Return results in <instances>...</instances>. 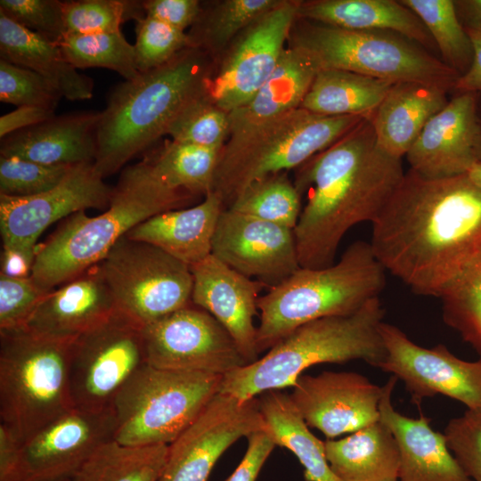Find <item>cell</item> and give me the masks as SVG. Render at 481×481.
Segmentation results:
<instances>
[{"label": "cell", "instance_id": "obj_1", "mask_svg": "<svg viewBox=\"0 0 481 481\" xmlns=\"http://www.w3.org/2000/svg\"><path fill=\"white\" fill-rule=\"evenodd\" d=\"M371 249L415 294L442 298L481 261V187L409 169L371 223Z\"/></svg>", "mask_w": 481, "mask_h": 481}, {"label": "cell", "instance_id": "obj_2", "mask_svg": "<svg viewBox=\"0 0 481 481\" xmlns=\"http://www.w3.org/2000/svg\"><path fill=\"white\" fill-rule=\"evenodd\" d=\"M404 173L378 145L371 117L296 168L294 184L306 196L294 228L300 267L331 265L345 234L379 216Z\"/></svg>", "mask_w": 481, "mask_h": 481}, {"label": "cell", "instance_id": "obj_3", "mask_svg": "<svg viewBox=\"0 0 481 481\" xmlns=\"http://www.w3.org/2000/svg\"><path fill=\"white\" fill-rule=\"evenodd\" d=\"M208 70L200 48L188 47L167 63L117 85L97 125L98 174L113 175L166 135L179 111L206 92Z\"/></svg>", "mask_w": 481, "mask_h": 481}, {"label": "cell", "instance_id": "obj_4", "mask_svg": "<svg viewBox=\"0 0 481 481\" xmlns=\"http://www.w3.org/2000/svg\"><path fill=\"white\" fill-rule=\"evenodd\" d=\"M192 196L166 185L144 159L127 167L103 213L88 216L82 210L69 216L37 249L32 279L43 289H53L100 263L135 225L182 208Z\"/></svg>", "mask_w": 481, "mask_h": 481}, {"label": "cell", "instance_id": "obj_5", "mask_svg": "<svg viewBox=\"0 0 481 481\" xmlns=\"http://www.w3.org/2000/svg\"><path fill=\"white\" fill-rule=\"evenodd\" d=\"M384 315L380 299L376 298L353 314L306 322L261 358L224 374L219 392L251 399L270 390L293 387L305 370L320 363L363 360L379 367L387 356L379 330Z\"/></svg>", "mask_w": 481, "mask_h": 481}, {"label": "cell", "instance_id": "obj_6", "mask_svg": "<svg viewBox=\"0 0 481 481\" xmlns=\"http://www.w3.org/2000/svg\"><path fill=\"white\" fill-rule=\"evenodd\" d=\"M386 273L370 242L364 240L350 244L330 266L299 267L257 300L258 353L270 349L306 322L355 314L379 298L387 283Z\"/></svg>", "mask_w": 481, "mask_h": 481}, {"label": "cell", "instance_id": "obj_7", "mask_svg": "<svg viewBox=\"0 0 481 481\" xmlns=\"http://www.w3.org/2000/svg\"><path fill=\"white\" fill-rule=\"evenodd\" d=\"M363 116H325L298 108L230 135L213 191L227 208L252 183L298 168L359 125Z\"/></svg>", "mask_w": 481, "mask_h": 481}, {"label": "cell", "instance_id": "obj_8", "mask_svg": "<svg viewBox=\"0 0 481 481\" xmlns=\"http://www.w3.org/2000/svg\"><path fill=\"white\" fill-rule=\"evenodd\" d=\"M73 341L42 337L26 327L0 331V423L21 443L74 408Z\"/></svg>", "mask_w": 481, "mask_h": 481}, {"label": "cell", "instance_id": "obj_9", "mask_svg": "<svg viewBox=\"0 0 481 481\" xmlns=\"http://www.w3.org/2000/svg\"><path fill=\"white\" fill-rule=\"evenodd\" d=\"M290 45L303 49L319 69H343L391 83L420 82L453 91L460 75L402 35L353 30L298 18Z\"/></svg>", "mask_w": 481, "mask_h": 481}, {"label": "cell", "instance_id": "obj_10", "mask_svg": "<svg viewBox=\"0 0 481 481\" xmlns=\"http://www.w3.org/2000/svg\"><path fill=\"white\" fill-rule=\"evenodd\" d=\"M223 377L144 365L111 404L113 440L127 446L168 445L219 393Z\"/></svg>", "mask_w": 481, "mask_h": 481}, {"label": "cell", "instance_id": "obj_11", "mask_svg": "<svg viewBox=\"0 0 481 481\" xmlns=\"http://www.w3.org/2000/svg\"><path fill=\"white\" fill-rule=\"evenodd\" d=\"M99 264L117 309L143 327L192 302L190 266L154 245L125 235Z\"/></svg>", "mask_w": 481, "mask_h": 481}, {"label": "cell", "instance_id": "obj_12", "mask_svg": "<svg viewBox=\"0 0 481 481\" xmlns=\"http://www.w3.org/2000/svg\"><path fill=\"white\" fill-rule=\"evenodd\" d=\"M143 326L117 310L71 345L69 387L74 407L102 411L147 364Z\"/></svg>", "mask_w": 481, "mask_h": 481}, {"label": "cell", "instance_id": "obj_13", "mask_svg": "<svg viewBox=\"0 0 481 481\" xmlns=\"http://www.w3.org/2000/svg\"><path fill=\"white\" fill-rule=\"evenodd\" d=\"M147 364L224 375L247 364L227 330L191 304L143 328Z\"/></svg>", "mask_w": 481, "mask_h": 481}, {"label": "cell", "instance_id": "obj_14", "mask_svg": "<svg viewBox=\"0 0 481 481\" xmlns=\"http://www.w3.org/2000/svg\"><path fill=\"white\" fill-rule=\"evenodd\" d=\"M266 429L258 398L217 393L167 445L159 481H208L221 455L238 439Z\"/></svg>", "mask_w": 481, "mask_h": 481}, {"label": "cell", "instance_id": "obj_15", "mask_svg": "<svg viewBox=\"0 0 481 481\" xmlns=\"http://www.w3.org/2000/svg\"><path fill=\"white\" fill-rule=\"evenodd\" d=\"M299 1L282 0L243 31L209 77L206 92L228 113L248 103L275 70L298 19Z\"/></svg>", "mask_w": 481, "mask_h": 481}, {"label": "cell", "instance_id": "obj_16", "mask_svg": "<svg viewBox=\"0 0 481 481\" xmlns=\"http://www.w3.org/2000/svg\"><path fill=\"white\" fill-rule=\"evenodd\" d=\"M379 330L387 356L378 368L402 380L415 404L443 395L469 410L481 408V358L461 360L443 344L423 347L398 327L384 322Z\"/></svg>", "mask_w": 481, "mask_h": 481}, {"label": "cell", "instance_id": "obj_17", "mask_svg": "<svg viewBox=\"0 0 481 481\" xmlns=\"http://www.w3.org/2000/svg\"><path fill=\"white\" fill-rule=\"evenodd\" d=\"M111 408L86 411L72 408L21 443L7 481L69 479L103 444L113 439Z\"/></svg>", "mask_w": 481, "mask_h": 481}, {"label": "cell", "instance_id": "obj_18", "mask_svg": "<svg viewBox=\"0 0 481 481\" xmlns=\"http://www.w3.org/2000/svg\"><path fill=\"white\" fill-rule=\"evenodd\" d=\"M211 254L268 289L300 267L294 230L228 208L218 219Z\"/></svg>", "mask_w": 481, "mask_h": 481}, {"label": "cell", "instance_id": "obj_19", "mask_svg": "<svg viewBox=\"0 0 481 481\" xmlns=\"http://www.w3.org/2000/svg\"><path fill=\"white\" fill-rule=\"evenodd\" d=\"M94 162L75 165L55 187L30 197L0 195L3 243L36 246L40 234L54 222L87 208H106L112 188Z\"/></svg>", "mask_w": 481, "mask_h": 481}, {"label": "cell", "instance_id": "obj_20", "mask_svg": "<svg viewBox=\"0 0 481 481\" xmlns=\"http://www.w3.org/2000/svg\"><path fill=\"white\" fill-rule=\"evenodd\" d=\"M289 395L308 427L328 438L354 433L379 420L383 387L352 371L301 374Z\"/></svg>", "mask_w": 481, "mask_h": 481}, {"label": "cell", "instance_id": "obj_21", "mask_svg": "<svg viewBox=\"0 0 481 481\" xmlns=\"http://www.w3.org/2000/svg\"><path fill=\"white\" fill-rule=\"evenodd\" d=\"M192 302L210 314L230 334L248 363L258 359L257 314L259 292L266 287L231 268L212 254L190 266Z\"/></svg>", "mask_w": 481, "mask_h": 481}, {"label": "cell", "instance_id": "obj_22", "mask_svg": "<svg viewBox=\"0 0 481 481\" xmlns=\"http://www.w3.org/2000/svg\"><path fill=\"white\" fill-rule=\"evenodd\" d=\"M476 93H455L407 152L411 170L431 179L467 174L477 159Z\"/></svg>", "mask_w": 481, "mask_h": 481}, {"label": "cell", "instance_id": "obj_23", "mask_svg": "<svg viewBox=\"0 0 481 481\" xmlns=\"http://www.w3.org/2000/svg\"><path fill=\"white\" fill-rule=\"evenodd\" d=\"M117 310L98 263L49 291L26 328L42 337L73 341Z\"/></svg>", "mask_w": 481, "mask_h": 481}, {"label": "cell", "instance_id": "obj_24", "mask_svg": "<svg viewBox=\"0 0 481 481\" xmlns=\"http://www.w3.org/2000/svg\"><path fill=\"white\" fill-rule=\"evenodd\" d=\"M396 381L391 375L382 387L379 414L397 443L398 481H472L449 449L444 434L431 428L430 419L422 413L409 418L395 411L392 393Z\"/></svg>", "mask_w": 481, "mask_h": 481}, {"label": "cell", "instance_id": "obj_25", "mask_svg": "<svg viewBox=\"0 0 481 481\" xmlns=\"http://www.w3.org/2000/svg\"><path fill=\"white\" fill-rule=\"evenodd\" d=\"M100 112H77L14 132L1 139L0 156L45 165L94 162Z\"/></svg>", "mask_w": 481, "mask_h": 481}, {"label": "cell", "instance_id": "obj_26", "mask_svg": "<svg viewBox=\"0 0 481 481\" xmlns=\"http://www.w3.org/2000/svg\"><path fill=\"white\" fill-rule=\"evenodd\" d=\"M224 208L221 197L211 191L201 203L155 215L126 236L154 245L192 266L211 255L216 224Z\"/></svg>", "mask_w": 481, "mask_h": 481}, {"label": "cell", "instance_id": "obj_27", "mask_svg": "<svg viewBox=\"0 0 481 481\" xmlns=\"http://www.w3.org/2000/svg\"><path fill=\"white\" fill-rule=\"evenodd\" d=\"M447 94L420 82L393 84L371 117L379 148L402 159L427 123L448 103Z\"/></svg>", "mask_w": 481, "mask_h": 481}, {"label": "cell", "instance_id": "obj_28", "mask_svg": "<svg viewBox=\"0 0 481 481\" xmlns=\"http://www.w3.org/2000/svg\"><path fill=\"white\" fill-rule=\"evenodd\" d=\"M298 18L345 29L390 31L419 44L430 53L437 50L420 19L400 1H299Z\"/></svg>", "mask_w": 481, "mask_h": 481}, {"label": "cell", "instance_id": "obj_29", "mask_svg": "<svg viewBox=\"0 0 481 481\" xmlns=\"http://www.w3.org/2000/svg\"><path fill=\"white\" fill-rule=\"evenodd\" d=\"M1 60L44 77L70 101L93 96L92 78L80 74L63 56L57 43L33 32L0 12Z\"/></svg>", "mask_w": 481, "mask_h": 481}, {"label": "cell", "instance_id": "obj_30", "mask_svg": "<svg viewBox=\"0 0 481 481\" xmlns=\"http://www.w3.org/2000/svg\"><path fill=\"white\" fill-rule=\"evenodd\" d=\"M317 71L312 58L289 44L275 70L254 97L229 112V135L299 108Z\"/></svg>", "mask_w": 481, "mask_h": 481}, {"label": "cell", "instance_id": "obj_31", "mask_svg": "<svg viewBox=\"0 0 481 481\" xmlns=\"http://www.w3.org/2000/svg\"><path fill=\"white\" fill-rule=\"evenodd\" d=\"M324 446L330 469L340 481H398L397 443L381 420L344 438L328 439Z\"/></svg>", "mask_w": 481, "mask_h": 481}, {"label": "cell", "instance_id": "obj_32", "mask_svg": "<svg viewBox=\"0 0 481 481\" xmlns=\"http://www.w3.org/2000/svg\"><path fill=\"white\" fill-rule=\"evenodd\" d=\"M393 84L343 69H319L299 108L325 116L371 117Z\"/></svg>", "mask_w": 481, "mask_h": 481}, {"label": "cell", "instance_id": "obj_33", "mask_svg": "<svg viewBox=\"0 0 481 481\" xmlns=\"http://www.w3.org/2000/svg\"><path fill=\"white\" fill-rule=\"evenodd\" d=\"M258 402L266 431L276 445L296 455L306 481H340L328 463L324 442L309 430L289 395L270 390L263 393Z\"/></svg>", "mask_w": 481, "mask_h": 481}, {"label": "cell", "instance_id": "obj_34", "mask_svg": "<svg viewBox=\"0 0 481 481\" xmlns=\"http://www.w3.org/2000/svg\"><path fill=\"white\" fill-rule=\"evenodd\" d=\"M167 445L127 446L110 440L78 469L71 481H159Z\"/></svg>", "mask_w": 481, "mask_h": 481}, {"label": "cell", "instance_id": "obj_35", "mask_svg": "<svg viewBox=\"0 0 481 481\" xmlns=\"http://www.w3.org/2000/svg\"><path fill=\"white\" fill-rule=\"evenodd\" d=\"M219 154L218 150L168 140L144 159L168 187L205 196L213 191Z\"/></svg>", "mask_w": 481, "mask_h": 481}, {"label": "cell", "instance_id": "obj_36", "mask_svg": "<svg viewBox=\"0 0 481 481\" xmlns=\"http://www.w3.org/2000/svg\"><path fill=\"white\" fill-rule=\"evenodd\" d=\"M422 21L432 37L442 61L460 77L470 68L473 44L456 12L452 0H400Z\"/></svg>", "mask_w": 481, "mask_h": 481}, {"label": "cell", "instance_id": "obj_37", "mask_svg": "<svg viewBox=\"0 0 481 481\" xmlns=\"http://www.w3.org/2000/svg\"><path fill=\"white\" fill-rule=\"evenodd\" d=\"M301 198L294 182L282 172L252 183L227 208L294 230L302 210Z\"/></svg>", "mask_w": 481, "mask_h": 481}, {"label": "cell", "instance_id": "obj_38", "mask_svg": "<svg viewBox=\"0 0 481 481\" xmlns=\"http://www.w3.org/2000/svg\"><path fill=\"white\" fill-rule=\"evenodd\" d=\"M65 59L76 69L105 68L125 80L139 75L135 48L121 31L77 35L65 33L57 43Z\"/></svg>", "mask_w": 481, "mask_h": 481}, {"label": "cell", "instance_id": "obj_39", "mask_svg": "<svg viewBox=\"0 0 481 481\" xmlns=\"http://www.w3.org/2000/svg\"><path fill=\"white\" fill-rule=\"evenodd\" d=\"M282 0H225L206 17L198 19L188 34L192 47L217 50L244 31Z\"/></svg>", "mask_w": 481, "mask_h": 481}, {"label": "cell", "instance_id": "obj_40", "mask_svg": "<svg viewBox=\"0 0 481 481\" xmlns=\"http://www.w3.org/2000/svg\"><path fill=\"white\" fill-rule=\"evenodd\" d=\"M166 135L175 141L221 151L229 136V113L205 92L179 111Z\"/></svg>", "mask_w": 481, "mask_h": 481}, {"label": "cell", "instance_id": "obj_41", "mask_svg": "<svg viewBox=\"0 0 481 481\" xmlns=\"http://www.w3.org/2000/svg\"><path fill=\"white\" fill-rule=\"evenodd\" d=\"M441 301L444 322L481 358V261Z\"/></svg>", "mask_w": 481, "mask_h": 481}, {"label": "cell", "instance_id": "obj_42", "mask_svg": "<svg viewBox=\"0 0 481 481\" xmlns=\"http://www.w3.org/2000/svg\"><path fill=\"white\" fill-rule=\"evenodd\" d=\"M66 33L90 35L120 31L129 18L141 17L142 2L124 0L61 1Z\"/></svg>", "mask_w": 481, "mask_h": 481}, {"label": "cell", "instance_id": "obj_43", "mask_svg": "<svg viewBox=\"0 0 481 481\" xmlns=\"http://www.w3.org/2000/svg\"><path fill=\"white\" fill-rule=\"evenodd\" d=\"M136 20V40L134 45L135 64L140 73L159 68L183 50L192 47L190 37L147 16Z\"/></svg>", "mask_w": 481, "mask_h": 481}, {"label": "cell", "instance_id": "obj_44", "mask_svg": "<svg viewBox=\"0 0 481 481\" xmlns=\"http://www.w3.org/2000/svg\"><path fill=\"white\" fill-rule=\"evenodd\" d=\"M75 165H45L0 156V195L30 197L59 184Z\"/></svg>", "mask_w": 481, "mask_h": 481}, {"label": "cell", "instance_id": "obj_45", "mask_svg": "<svg viewBox=\"0 0 481 481\" xmlns=\"http://www.w3.org/2000/svg\"><path fill=\"white\" fill-rule=\"evenodd\" d=\"M63 96L38 73L0 59V101L54 110Z\"/></svg>", "mask_w": 481, "mask_h": 481}, {"label": "cell", "instance_id": "obj_46", "mask_svg": "<svg viewBox=\"0 0 481 481\" xmlns=\"http://www.w3.org/2000/svg\"><path fill=\"white\" fill-rule=\"evenodd\" d=\"M49 291L40 287L31 276L10 278L0 275V331L25 328Z\"/></svg>", "mask_w": 481, "mask_h": 481}, {"label": "cell", "instance_id": "obj_47", "mask_svg": "<svg viewBox=\"0 0 481 481\" xmlns=\"http://www.w3.org/2000/svg\"><path fill=\"white\" fill-rule=\"evenodd\" d=\"M0 12L55 43L66 33L61 1L1 0Z\"/></svg>", "mask_w": 481, "mask_h": 481}, {"label": "cell", "instance_id": "obj_48", "mask_svg": "<svg viewBox=\"0 0 481 481\" xmlns=\"http://www.w3.org/2000/svg\"><path fill=\"white\" fill-rule=\"evenodd\" d=\"M447 444L472 481H481V408L452 419L444 428Z\"/></svg>", "mask_w": 481, "mask_h": 481}, {"label": "cell", "instance_id": "obj_49", "mask_svg": "<svg viewBox=\"0 0 481 481\" xmlns=\"http://www.w3.org/2000/svg\"><path fill=\"white\" fill-rule=\"evenodd\" d=\"M142 5L145 16L182 31L194 25L201 13L197 0H147L143 1Z\"/></svg>", "mask_w": 481, "mask_h": 481}, {"label": "cell", "instance_id": "obj_50", "mask_svg": "<svg viewBox=\"0 0 481 481\" xmlns=\"http://www.w3.org/2000/svg\"><path fill=\"white\" fill-rule=\"evenodd\" d=\"M247 438L248 447L241 461L224 481H256L276 445L266 429L253 432Z\"/></svg>", "mask_w": 481, "mask_h": 481}, {"label": "cell", "instance_id": "obj_51", "mask_svg": "<svg viewBox=\"0 0 481 481\" xmlns=\"http://www.w3.org/2000/svg\"><path fill=\"white\" fill-rule=\"evenodd\" d=\"M37 247L19 243H3L0 275L10 278L30 277Z\"/></svg>", "mask_w": 481, "mask_h": 481}, {"label": "cell", "instance_id": "obj_52", "mask_svg": "<svg viewBox=\"0 0 481 481\" xmlns=\"http://www.w3.org/2000/svg\"><path fill=\"white\" fill-rule=\"evenodd\" d=\"M54 110L39 106H20L1 116V139L14 132L28 128L54 117Z\"/></svg>", "mask_w": 481, "mask_h": 481}, {"label": "cell", "instance_id": "obj_53", "mask_svg": "<svg viewBox=\"0 0 481 481\" xmlns=\"http://www.w3.org/2000/svg\"><path fill=\"white\" fill-rule=\"evenodd\" d=\"M466 30L473 44V61L469 69L458 78L453 91L455 93H477L481 92V32Z\"/></svg>", "mask_w": 481, "mask_h": 481}, {"label": "cell", "instance_id": "obj_54", "mask_svg": "<svg viewBox=\"0 0 481 481\" xmlns=\"http://www.w3.org/2000/svg\"><path fill=\"white\" fill-rule=\"evenodd\" d=\"M21 442L5 425L0 423V481H7L17 461Z\"/></svg>", "mask_w": 481, "mask_h": 481}, {"label": "cell", "instance_id": "obj_55", "mask_svg": "<svg viewBox=\"0 0 481 481\" xmlns=\"http://www.w3.org/2000/svg\"><path fill=\"white\" fill-rule=\"evenodd\" d=\"M459 20L465 29L481 32V0L454 1Z\"/></svg>", "mask_w": 481, "mask_h": 481}, {"label": "cell", "instance_id": "obj_56", "mask_svg": "<svg viewBox=\"0 0 481 481\" xmlns=\"http://www.w3.org/2000/svg\"><path fill=\"white\" fill-rule=\"evenodd\" d=\"M476 118L478 128L476 152L477 162H481V92L476 93Z\"/></svg>", "mask_w": 481, "mask_h": 481}, {"label": "cell", "instance_id": "obj_57", "mask_svg": "<svg viewBox=\"0 0 481 481\" xmlns=\"http://www.w3.org/2000/svg\"><path fill=\"white\" fill-rule=\"evenodd\" d=\"M467 175L474 183L481 187V162L473 164Z\"/></svg>", "mask_w": 481, "mask_h": 481}, {"label": "cell", "instance_id": "obj_58", "mask_svg": "<svg viewBox=\"0 0 481 481\" xmlns=\"http://www.w3.org/2000/svg\"><path fill=\"white\" fill-rule=\"evenodd\" d=\"M58 481H71V478H69V479H63V480H58Z\"/></svg>", "mask_w": 481, "mask_h": 481}]
</instances>
